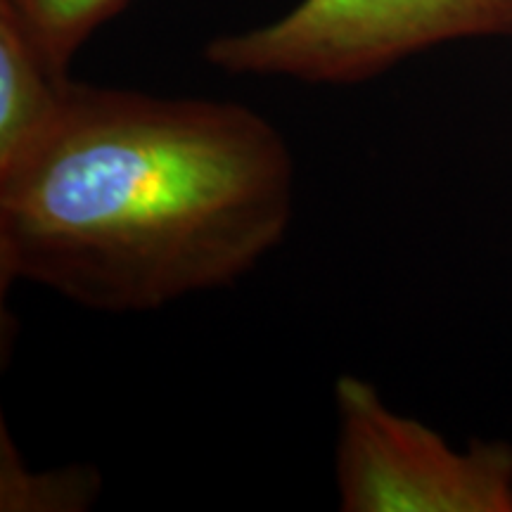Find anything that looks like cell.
Instances as JSON below:
<instances>
[{
    "label": "cell",
    "mask_w": 512,
    "mask_h": 512,
    "mask_svg": "<svg viewBox=\"0 0 512 512\" xmlns=\"http://www.w3.org/2000/svg\"><path fill=\"white\" fill-rule=\"evenodd\" d=\"M294 204L290 145L252 107L69 79L43 136L0 171V283L152 313L252 273Z\"/></svg>",
    "instance_id": "6da1fadb"
},
{
    "label": "cell",
    "mask_w": 512,
    "mask_h": 512,
    "mask_svg": "<svg viewBox=\"0 0 512 512\" xmlns=\"http://www.w3.org/2000/svg\"><path fill=\"white\" fill-rule=\"evenodd\" d=\"M512 36V0H299L273 22L204 46L230 76L356 86L446 43Z\"/></svg>",
    "instance_id": "7a4b0ae2"
},
{
    "label": "cell",
    "mask_w": 512,
    "mask_h": 512,
    "mask_svg": "<svg viewBox=\"0 0 512 512\" xmlns=\"http://www.w3.org/2000/svg\"><path fill=\"white\" fill-rule=\"evenodd\" d=\"M335 482L344 512H512V444L456 448L392 411L373 382L339 375Z\"/></svg>",
    "instance_id": "3957f363"
},
{
    "label": "cell",
    "mask_w": 512,
    "mask_h": 512,
    "mask_svg": "<svg viewBox=\"0 0 512 512\" xmlns=\"http://www.w3.org/2000/svg\"><path fill=\"white\" fill-rule=\"evenodd\" d=\"M17 19L0 8V171L17 162L55 119L64 83Z\"/></svg>",
    "instance_id": "277c9868"
},
{
    "label": "cell",
    "mask_w": 512,
    "mask_h": 512,
    "mask_svg": "<svg viewBox=\"0 0 512 512\" xmlns=\"http://www.w3.org/2000/svg\"><path fill=\"white\" fill-rule=\"evenodd\" d=\"M128 0H0L57 76H69L76 53Z\"/></svg>",
    "instance_id": "5b68a950"
},
{
    "label": "cell",
    "mask_w": 512,
    "mask_h": 512,
    "mask_svg": "<svg viewBox=\"0 0 512 512\" xmlns=\"http://www.w3.org/2000/svg\"><path fill=\"white\" fill-rule=\"evenodd\" d=\"M0 510H86L100 494L93 467L69 465L62 470L29 472L19 458L8 427H0Z\"/></svg>",
    "instance_id": "8992f818"
}]
</instances>
